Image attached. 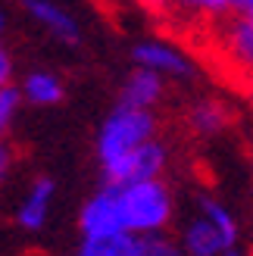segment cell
<instances>
[{
	"label": "cell",
	"instance_id": "cell-1",
	"mask_svg": "<svg viewBox=\"0 0 253 256\" xmlns=\"http://www.w3.org/2000/svg\"><path fill=\"white\" fill-rule=\"evenodd\" d=\"M112 188H116L119 212L128 232L134 234L169 232L175 219V197L162 178H141V182H125Z\"/></svg>",
	"mask_w": 253,
	"mask_h": 256
},
{
	"label": "cell",
	"instance_id": "cell-2",
	"mask_svg": "<svg viewBox=\"0 0 253 256\" xmlns=\"http://www.w3.org/2000/svg\"><path fill=\"white\" fill-rule=\"evenodd\" d=\"M156 132H160V119L154 110L116 104V110L100 122L94 138V156L100 172L116 166L122 156H128L134 147L147 144L150 138H156Z\"/></svg>",
	"mask_w": 253,
	"mask_h": 256
},
{
	"label": "cell",
	"instance_id": "cell-3",
	"mask_svg": "<svg viewBox=\"0 0 253 256\" xmlns=\"http://www.w3.org/2000/svg\"><path fill=\"white\" fill-rule=\"evenodd\" d=\"M178 244L188 256H225L234 253L241 244V225L228 212V206L200 194L194 216L182 228Z\"/></svg>",
	"mask_w": 253,
	"mask_h": 256
},
{
	"label": "cell",
	"instance_id": "cell-4",
	"mask_svg": "<svg viewBox=\"0 0 253 256\" xmlns=\"http://www.w3.org/2000/svg\"><path fill=\"white\" fill-rule=\"evenodd\" d=\"M128 232L122 222L119 212V200H116V188L104 184L94 197L84 200V206L78 212V234L82 244H97V240H106L112 234Z\"/></svg>",
	"mask_w": 253,
	"mask_h": 256
},
{
	"label": "cell",
	"instance_id": "cell-5",
	"mask_svg": "<svg viewBox=\"0 0 253 256\" xmlns=\"http://www.w3.org/2000/svg\"><path fill=\"white\" fill-rule=\"evenodd\" d=\"M216 47L232 69L253 75V16L244 10H232L216 19Z\"/></svg>",
	"mask_w": 253,
	"mask_h": 256
},
{
	"label": "cell",
	"instance_id": "cell-6",
	"mask_svg": "<svg viewBox=\"0 0 253 256\" xmlns=\"http://www.w3.org/2000/svg\"><path fill=\"white\" fill-rule=\"evenodd\" d=\"M169 169V147L160 138H150L147 144L134 147L128 156H122L116 166L104 169L106 184H125V182H141V178H162Z\"/></svg>",
	"mask_w": 253,
	"mask_h": 256
},
{
	"label": "cell",
	"instance_id": "cell-7",
	"mask_svg": "<svg viewBox=\"0 0 253 256\" xmlns=\"http://www.w3.org/2000/svg\"><path fill=\"white\" fill-rule=\"evenodd\" d=\"M132 60H134V66H147V69L166 75V78H175V82H188L197 75V66H194L191 56L182 54L175 44L156 41V38L138 41L132 47Z\"/></svg>",
	"mask_w": 253,
	"mask_h": 256
},
{
	"label": "cell",
	"instance_id": "cell-8",
	"mask_svg": "<svg viewBox=\"0 0 253 256\" xmlns=\"http://www.w3.org/2000/svg\"><path fill=\"white\" fill-rule=\"evenodd\" d=\"M54 194H56V184H54V178H47V175L34 178V182L28 184V190L22 194L19 206H16V216H12L22 232L34 234V232H41V228L47 225L50 206H54Z\"/></svg>",
	"mask_w": 253,
	"mask_h": 256
},
{
	"label": "cell",
	"instance_id": "cell-9",
	"mask_svg": "<svg viewBox=\"0 0 253 256\" xmlns=\"http://www.w3.org/2000/svg\"><path fill=\"white\" fill-rule=\"evenodd\" d=\"M25 12H28V19L38 28H44L54 41L69 44V47H75L82 41V28H78V22H75V16L66 12L60 4H54V0H25Z\"/></svg>",
	"mask_w": 253,
	"mask_h": 256
},
{
	"label": "cell",
	"instance_id": "cell-10",
	"mask_svg": "<svg viewBox=\"0 0 253 256\" xmlns=\"http://www.w3.org/2000/svg\"><path fill=\"white\" fill-rule=\"evenodd\" d=\"M166 97V75H160L147 66H134L122 82L119 91V104L128 106H144V110H156Z\"/></svg>",
	"mask_w": 253,
	"mask_h": 256
},
{
	"label": "cell",
	"instance_id": "cell-11",
	"mask_svg": "<svg viewBox=\"0 0 253 256\" xmlns=\"http://www.w3.org/2000/svg\"><path fill=\"white\" fill-rule=\"evenodd\" d=\"M188 128L197 134V138H216L222 132L232 128V110L228 104H222L216 97H204V100H194L191 110H188Z\"/></svg>",
	"mask_w": 253,
	"mask_h": 256
},
{
	"label": "cell",
	"instance_id": "cell-12",
	"mask_svg": "<svg viewBox=\"0 0 253 256\" xmlns=\"http://www.w3.org/2000/svg\"><path fill=\"white\" fill-rule=\"evenodd\" d=\"M22 97H25V104L28 106H60L62 100H66V84H62V78L56 72H50V69H32V72H25L22 75Z\"/></svg>",
	"mask_w": 253,
	"mask_h": 256
},
{
	"label": "cell",
	"instance_id": "cell-13",
	"mask_svg": "<svg viewBox=\"0 0 253 256\" xmlns=\"http://www.w3.org/2000/svg\"><path fill=\"white\" fill-rule=\"evenodd\" d=\"M172 6L182 10L184 16H191V19L216 22V19L225 16V12L238 10V0H172Z\"/></svg>",
	"mask_w": 253,
	"mask_h": 256
},
{
	"label": "cell",
	"instance_id": "cell-14",
	"mask_svg": "<svg viewBox=\"0 0 253 256\" xmlns=\"http://www.w3.org/2000/svg\"><path fill=\"white\" fill-rule=\"evenodd\" d=\"M22 104H25V97H22L19 84L10 82V84L0 88V134H10V128H12V122H16Z\"/></svg>",
	"mask_w": 253,
	"mask_h": 256
},
{
	"label": "cell",
	"instance_id": "cell-15",
	"mask_svg": "<svg viewBox=\"0 0 253 256\" xmlns=\"http://www.w3.org/2000/svg\"><path fill=\"white\" fill-rule=\"evenodd\" d=\"M12 82V54L10 47L4 44V38H0V88Z\"/></svg>",
	"mask_w": 253,
	"mask_h": 256
},
{
	"label": "cell",
	"instance_id": "cell-16",
	"mask_svg": "<svg viewBox=\"0 0 253 256\" xmlns=\"http://www.w3.org/2000/svg\"><path fill=\"white\" fill-rule=\"evenodd\" d=\"M10 169H12V147H10L6 134H0V184L6 182Z\"/></svg>",
	"mask_w": 253,
	"mask_h": 256
},
{
	"label": "cell",
	"instance_id": "cell-17",
	"mask_svg": "<svg viewBox=\"0 0 253 256\" xmlns=\"http://www.w3.org/2000/svg\"><path fill=\"white\" fill-rule=\"evenodd\" d=\"M238 10H244L247 16H253V0H238Z\"/></svg>",
	"mask_w": 253,
	"mask_h": 256
},
{
	"label": "cell",
	"instance_id": "cell-18",
	"mask_svg": "<svg viewBox=\"0 0 253 256\" xmlns=\"http://www.w3.org/2000/svg\"><path fill=\"white\" fill-rule=\"evenodd\" d=\"M4 25H6V19H4V12H0V32H4Z\"/></svg>",
	"mask_w": 253,
	"mask_h": 256
}]
</instances>
